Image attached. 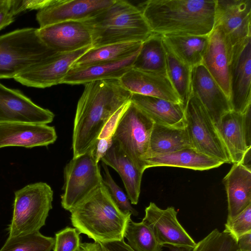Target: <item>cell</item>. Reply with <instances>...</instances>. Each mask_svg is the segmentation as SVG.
Returning a JSON list of instances; mask_svg holds the SVG:
<instances>
[{"mask_svg": "<svg viewBox=\"0 0 251 251\" xmlns=\"http://www.w3.org/2000/svg\"><path fill=\"white\" fill-rule=\"evenodd\" d=\"M113 143L112 136L97 140L94 150V156L97 163L105 155Z\"/></svg>", "mask_w": 251, "mask_h": 251, "instance_id": "cell-40", "label": "cell"}, {"mask_svg": "<svg viewBox=\"0 0 251 251\" xmlns=\"http://www.w3.org/2000/svg\"><path fill=\"white\" fill-rule=\"evenodd\" d=\"M229 76L232 110L244 114L251 106V37L233 46Z\"/></svg>", "mask_w": 251, "mask_h": 251, "instance_id": "cell-10", "label": "cell"}, {"mask_svg": "<svg viewBox=\"0 0 251 251\" xmlns=\"http://www.w3.org/2000/svg\"><path fill=\"white\" fill-rule=\"evenodd\" d=\"M186 128L193 148L210 157L231 163L214 123L198 98L191 93L185 106Z\"/></svg>", "mask_w": 251, "mask_h": 251, "instance_id": "cell-9", "label": "cell"}, {"mask_svg": "<svg viewBox=\"0 0 251 251\" xmlns=\"http://www.w3.org/2000/svg\"><path fill=\"white\" fill-rule=\"evenodd\" d=\"M80 247L85 251H103L100 244L96 242L81 243Z\"/></svg>", "mask_w": 251, "mask_h": 251, "instance_id": "cell-44", "label": "cell"}, {"mask_svg": "<svg viewBox=\"0 0 251 251\" xmlns=\"http://www.w3.org/2000/svg\"><path fill=\"white\" fill-rule=\"evenodd\" d=\"M237 249L230 234L215 228L197 243L192 251H236Z\"/></svg>", "mask_w": 251, "mask_h": 251, "instance_id": "cell-34", "label": "cell"}, {"mask_svg": "<svg viewBox=\"0 0 251 251\" xmlns=\"http://www.w3.org/2000/svg\"><path fill=\"white\" fill-rule=\"evenodd\" d=\"M170 251H192V249H190L184 247H176L168 246Z\"/></svg>", "mask_w": 251, "mask_h": 251, "instance_id": "cell-47", "label": "cell"}, {"mask_svg": "<svg viewBox=\"0 0 251 251\" xmlns=\"http://www.w3.org/2000/svg\"><path fill=\"white\" fill-rule=\"evenodd\" d=\"M53 0H10V7L15 16L27 10H41Z\"/></svg>", "mask_w": 251, "mask_h": 251, "instance_id": "cell-38", "label": "cell"}, {"mask_svg": "<svg viewBox=\"0 0 251 251\" xmlns=\"http://www.w3.org/2000/svg\"><path fill=\"white\" fill-rule=\"evenodd\" d=\"M106 251H135L132 250L129 246L125 242L117 243L110 248Z\"/></svg>", "mask_w": 251, "mask_h": 251, "instance_id": "cell-45", "label": "cell"}, {"mask_svg": "<svg viewBox=\"0 0 251 251\" xmlns=\"http://www.w3.org/2000/svg\"><path fill=\"white\" fill-rule=\"evenodd\" d=\"M233 164L240 163L248 147L245 131V113L231 110L215 124Z\"/></svg>", "mask_w": 251, "mask_h": 251, "instance_id": "cell-23", "label": "cell"}, {"mask_svg": "<svg viewBox=\"0 0 251 251\" xmlns=\"http://www.w3.org/2000/svg\"><path fill=\"white\" fill-rule=\"evenodd\" d=\"M10 2L9 0L7 5L0 10V30L12 23L16 16L11 9Z\"/></svg>", "mask_w": 251, "mask_h": 251, "instance_id": "cell-41", "label": "cell"}, {"mask_svg": "<svg viewBox=\"0 0 251 251\" xmlns=\"http://www.w3.org/2000/svg\"><path fill=\"white\" fill-rule=\"evenodd\" d=\"M9 0H0V10L3 8L8 3Z\"/></svg>", "mask_w": 251, "mask_h": 251, "instance_id": "cell-48", "label": "cell"}, {"mask_svg": "<svg viewBox=\"0 0 251 251\" xmlns=\"http://www.w3.org/2000/svg\"><path fill=\"white\" fill-rule=\"evenodd\" d=\"M189 148L193 147L186 127H175L154 123L147 158Z\"/></svg>", "mask_w": 251, "mask_h": 251, "instance_id": "cell-28", "label": "cell"}, {"mask_svg": "<svg viewBox=\"0 0 251 251\" xmlns=\"http://www.w3.org/2000/svg\"><path fill=\"white\" fill-rule=\"evenodd\" d=\"M209 35L162 36L166 47L178 59L192 68L202 64Z\"/></svg>", "mask_w": 251, "mask_h": 251, "instance_id": "cell-27", "label": "cell"}, {"mask_svg": "<svg viewBox=\"0 0 251 251\" xmlns=\"http://www.w3.org/2000/svg\"><path fill=\"white\" fill-rule=\"evenodd\" d=\"M76 251H85L80 247V248Z\"/></svg>", "mask_w": 251, "mask_h": 251, "instance_id": "cell-50", "label": "cell"}, {"mask_svg": "<svg viewBox=\"0 0 251 251\" xmlns=\"http://www.w3.org/2000/svg\"><path fill=\"white\" fill-rule=\"evenodd\" d=\"M54 118L51 111L36 104L20 91L7 88L0 83V123L47 125Z\"/></svg>", "mask_w": 251, "mask_h": 251, "instance_id": "cell-14", "label": "cell"}, {"mask_svg": "<svg viewBox=\"0 0 251 251\" xmlns=\"http://www.w3.org/2000/svg\"><path fill=\"white\" fill-rule=\"evenodd\" d=\"M102 166L104 170L103 184L112 199L123 212H130L131 215L137 216L138 212L132 206L127 195L124 192L113 179L107 166L103 163H102Z\"/></svg>", "mask_w": 251, "mask_h": 251, "instance_id": "cell-35", "label": "cell"}, {"mask_svg": "<svg viewBox=\"0 0 251 251\" xmlns=\"http://www.w3.org/2000/svg\"><path fill=\"white\" fill-rule=\"evenodd\" d=\"M224 162L193 148L151 156L145 160L146 169L154 167H173L203 171L217 168Z\"/></svg>", "mask_w": 251, "mask_h": 251, "instance_id": "cell-25", "label": "cell"}, {"mask_svg": "<svg viewBox=\"0 0 251 251\" xmlns=\"http://www.w3.org/2000/svg\"><path fill=\"white\" fill-rule=\"evenodd\" d=\"M224 232L230 234L236 241L241 236L251 232V204L230 219H226Z\"/></svg>", "mask_w": 251, "mask_h": 251, "instance_id": "cell-36", "label": "cell"}, {"mask_svg": "<svg viewBox=\"0 0 251 251\" xmlns=\"http://www.w3.org/2000/svg\"><path fill=\"white\" fill-rule=\"evenodd\" d=\"M83 22L90 32L92 48L142 42L153 34L141 10L124 0H115L109 7Z\"/></svg>", "mask_w": 251, "mask_h": 251, "instance_id": "cell-4", "label": "cell"}, {"mask_svg": "<svg viewBox=\"0 0 251 251\" xmlns=\"http://www.w3.org/2000/svg\"><path fill=\"white\" fill-rule=\"evenodd\" d=\"M230 219L251 204V170L241 163L233 164L223 179Z\"/></svg>", "mask_w": 251, "mask_h": 251, "instance_id": "cell-22", "label": "cell"}, {"mask_svg": "<svg viewBox=\"0 0 251 251\" xmlns=\"http://www.w3.org/2000/svg\"><path fill=\"white\" fill-rule=\"evenodd\" d=\"M42 41L57 53L92 47L90 32L83 21H68L38 28Z\"/></svg>", "mask_w": 251, "mask_h": 251, "instance_id": "cell-16", "label": "cell"}, {"mask_svg": "<svg viewBox=\"0 0 251 251\" xmlns=\"http://www.w3.org/2000/svg\"><path fill=\"white\" fill-rule=\"evenodd\" d=\"M130 101L155 123L175 127H186L185 107L182 103L136 94H132Z\"/></svg>", "mask_w": 251, "mask_h": 251, "instance_id": "cell-24", "label": "cell"}, {"mask_svg": "<svg viewBox=\"0 0 251 251\" xmlns=\"http://www.w3.org/2000/svg\"><path fill=\"white\" fill-rule=\"evenodd\" d=\"M251 0H216L214 27L232 46L251 37Z\"/></svg>", "mask_w": 251, "mask_h": 251, "instance_id": "cell-13", "label": "cell"}, {"mask_svg": "<svg viewBox=\"0 0 251 251\" xmlns=\"http://www.w3.org/2000/svg\"><path fill=\"white\" fill-rule=\"evenodd\" d=\"M236 251H246V250H241V249H237Z\"/></svg>", "mask_w": 251, "mask_h": 251, "instance_id": "cell-49", "label": "cell"}, {"mask_svg": "<svg viewBox=\"0 0 251 251\" xmlns=\"http://www.w3.org/2000/svg\"><path fill=\"white\" fill-rule=\"evenodd\" d=\"M216 0H149L137 7L153 33L209 35L214 27Z\"/></svg>", "mask_w": 251, "mask_h": 251, "instance_id": "cell-2", "label": "cell"}, {"mask_svg": "<svg viewBox=\"0 0 251 251\" xmlns=\"http://www.w3.org/2000/svg\"><path fill=\"white\" fill-rule=\"evenodd\" d=\"M132 68L166 73V52L162 35L153 33L142 42Z\"/></svg>", "mask_w": 251, "mask_h": 251, "instance_id": "cell-29", "label": "cell"}, {"mask_svg": "<svg viewBox=\"0 0 251 251\" xmlns=\"http://www.w3.org/2000/svg\"><path fill=\"white\" fill-rule=\"evenodd\" d=\"M141 44V42H128L92 48L81 55L73 66L121 60L138 52Z\"/></svg>", "mask_w": 251, "mask_h": 251, "instance_id": "cell-30", "label": "cell"}, {"mask_svg": "<svg viewBox=\"0 0 251 251\" xmlns=\"http://www.w3.org/2000/svg\"><path fill=\"white\" fill-rule=\"evenodd\" d=\"M233 46L223 31L214 27L209 35L202 64L230 100L229 67Z\"/></svg>", "mask_w": 251, "mask_h": 251, "instance_id": "cell-19", "label": "cell"}, {"mask_svg": "<svg viewBox=\"0 0 251 251\" xmlns=\"http://www.w3.org/2000/svg\"><path fill=\"white\" fill-rule=\"evenodd\" d=\"M251 107L245 113V131L247 145L251 147Z\"/></svg>", "mask_w": 251, "mask_h": 251, "instance_id": "cell-43", "label": "cell"}, {"mask_svg": "<svg viewBox=\"0 0 251 251\" xmlns=\"http://www.w3.org/2000/svg\"><path fill=\"white\" fill-rule=\"evenodd\" d=\"M138 52L119 61L86 66H72L61 84L84 85L97 80L120 79L132 68L133 62Z\"/></svg>", "mask_w": 251, "mask_h": 251, "instance_id": "cell-21", "label": "cell"}, {"mask_svg": "<svg viewBox=\"0 0 251 251\" xmlns=\"http://www.w3.org/2000/svg\"><path fill=\"white\" fill-rule=\"evenodd\" d=\"M238 249L251 251V232L239 237L236 241Z\"/></svg>", "mask_w": 251, "mask_h": 251, "instance_id": "cell-42", "label": "cell"}, {"mask_svg": "<svg viewBox=\"0 0 251 251\" xmlns=\"http://www.w3.org/2000/svg\"><path fill=\"white\" fill-rule=\"evenodd\" d=\"M92 47L75 51L56 53L16 76L14 79L31 87L45 88L61 84L76 61Z\"/></svg>", "mask_w": 251, "mask_h": 251, "instance_id": "cell-11", "label": "cell"}, {"mask_svg": "<svg viewBox=\"0 0 251 251\" xmlns=\"http://www.w3.org/2000/svg\"><path fill=\"white\" fill-rule=\"evenodd\" d=\"M154 121L130 101L113 134V141L144 173Z\"/></svg>", "mask_w": 251, "mask_h": 251, "instance_id": "cell-7", "label": "cell"}, {"mask_svg": "<svg viewBox=\"0 0 251 251\" xmlns=\"http://www.w3.org/2000/svg\"><path fill=\"white\" fill-rule=\"evenodd\" d=\"M124 238L135 251H162L163 246L157 240L151 229L142 221L133 222L131 218L126 226Z\"/></svg>", "mask_w": 251, "mask_h": 251, "instance_id": "cell-32", "label": "cell"}, {"mask_svg": "<svg viewBox=\"0 0 251 251\" xmlns=\"http://www.w3.org/2000/svg\"><path fill=\"white\" fill-rule=\"evenodd\" d=\"M129 102L122 106L110 117L100 134L98 139L113 136L120 119Z\"/></svg>", "mask_w": 251, "mask_h": 251, "instance_id": "cell-39", "label": "cell"}, {"mask_svg": "<svg viewBox=\"0 0 251 251\" xmlns=\"http://www.w3.org/2000/svg\"><path fill=\"white\" fill-rule=\"evenodd\" d=\"M57 138L53 126L23 122L0 123V149L10 146H47Z\"/></svg>", "mask_w": 251, "mask_h": 251, "instance_id": "cell-18", "label": "cell"}, {"mask_svg": "<svg viewBox=\"0 0 251 251\" xmlns=\"http://www.w3.org/2000/svg\"><path fill=\"white\" fill-rule=\"evenodd\" d=\"M115 0H53L36 15L39 28L68 21H84L97 15Z\"/></svg>", "mask_w": 251, "mask_h": 251, "instance_id": "cell-15", "label": "cell"}, {"mask_svg": "<svg viewBox=\"0 0 251 251\" xmlns=\"http://www.w3.org/2000/svg\"><path fill=\"white\" fill-rule=\"evenodd\" d=\"M95 147L73 158L64 168L61 203L66 210L70 211L103 183L94 156Z\"/></svg>", "mask_w": 251, "mask_h": 251, "instance_id": "cell-8", "label": "cell"}, {"mask_svg": "<svg viewBox=\"0 0 251 251\" xmlns=\"http://www.w3.org/2000/svg\"><path fill=\"white\" fill-rule=\"evenodd\" d=\"M191 93L201 103L214 124L232 110L229 99L202 64L192 69Z\"/></svg>", "mask_w": 251, "mask_h": 251, "instance_id": "cell-17", "label": "cell"}, {"mask_svg": "<svg viewBox=\"0 0 251 251\" xmlns=\"http://www.w3.org/2000/svg\"><path fill=\"white\" fill-rule=\"evenodd\" d=\"M56 52L41 39L38 28L19 29L0 36V79L14 78Z\"/></svg>", "mask_w": 251, "mask_h": 251, "instance_id": "cell-5", "label": "cell"}, {"mask_svg": "<svg viewBox=\"0 0 251 251\" xmlns=\"http://www.w3.org/2000/svg\"><path fill=\"white\" fill-rule=\"evenodd\" d=\"M145 211L142 221L151 229L160 245L190 249L195 247L196 243L179 222L174 207L164 209L151 202Z\"/></svg>", "mask_w": 251, "mask_h": 251, "instance_id": "cell-12", "label": "cell"}, {"mask_svg": "<svg viewBox=\"0 0 251 251\" xmlns=\"http://www.w3.org/2000/svg\"><path fill=\"white\" fill-rule=\"evenodd\" d=\"M84 86L74 123L73 158L81 155L95 146L108 120L130 101L132 95L117 79L94 81Z\"/></svg>", "mask_w": 251, "mask_h": 251, "instance_id": "cell-1", "label": "cell"}, {"mask_svg": "<svg viewBox=\"0 0 251 251\" xmlns=\"http://www.w3.org/2000/svg\"><path fill=\"white\" fill-rule=\"evenodd\" d=\"M119 80L123 86L131 94L159 98L182 104L167 73L143 71L132 68Z\"/></svg>", "mask_w": 251, "mask_h": 251, "instance_id": "cell-20", "label": "cell"}, {"mask_svg": "<svg viewBox=\"0 0 251 251\" xmlns=\"http://www.w3.org/2000/svg\"><path fill=\"white\" fill-rule=\"evenodd\" d=\"M251 148L250 147L248 149L246 152H245L241 161L240 163L243 166L248 168L249 169H251Z\"/></svg>", "mask_w": 251, "mask_h": 251, "instance_id": "cell-46", "label": "cell"}, {"mask_svg": "<svg viewBox=\"0 0 251 251\" xmlns=\"http://www.w3.org/2000/svg\"><path fill=\"white\" fill-rule=\"evenodd\" d=\"M100 161L119 174L131 203L137 204L140 194L143 172L135 166L114 141L112 146Z\"/></svg>", "mask_w": 251, "mask_h": 251, "instance_id": "cell-26", "label": "cell"}, {"mask_svg": "<svg viewBox=\"0 0 251 251\" xmlns=\"http://www.w3.org/2000/svg\"><path fill=\"white\" fill-rule=\"evenodd\" d=\"M70 212L72 224L78 232L98 243L124 240L131 216L119 209L103 183Z\"/></svg>", "mask_w": 251, "mask_h": 251, "instance_id": "cell-3", "label": "cell"}, {"mask_svg": "<svg viewBox=\"0 0 251 251\" xmlns=\"http://www.w3.org/2000/svg\"><path fill=\"white\" fill-rule=\"evenodd\" d=\"M13 212L8 237L39 231L52 208L53 192L47 183L30 184L15 191Z\"/></svg>", "mask_w": 251, "mask_h": 251, "instance_id": "cell-6", "label": "cell"}, {"mask_svg": "<svg viewBox=\"0 0 251 251\" xmlns=\"http://www.w3.org/2000/svg\"><path fill=\"white\" fill-rule=\"evenodd\" d=\"M80 233L75 228L67 227L55 233L53 251H76L80 248Z\"/></svg>", "mask_w": 251, "mask_h": 251, "instance_id": "cell-37", "label": "cell"}, {"mask_svg": "<svg viewBox=\"0 0 251 251\" xmlns=\"http://www.w3.org/2000/svg\"><path fill=\"white\" fill-rule=\"evenodd\" d=\"M164 46L166 52V73L185 107L191 95L192 68L178 59Z\"/></svg>", "mask_w": 251, "mask_h": 251, "instance_id": "cell-31", "label": "cell"}, {"mask_svg": "<svg viewBox=\"0 0 251 251\" xmlns=\"http://www.w3.org/2000/svg\"><path fill=\"white\" fill-rule=\"evenodd\" d=\"M55 238L43 235L39 231L8 237L0 251H51Z\"/></svg>", "mask_w": 251, "mask_h": 251, "instance_id": "cell-33", "label": "cell"}]
</instances>
